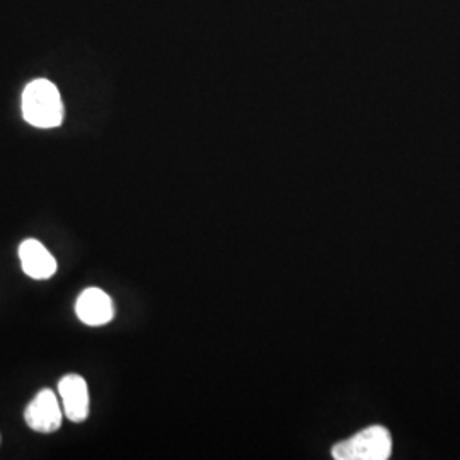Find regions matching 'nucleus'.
I'll return each mask as SVG.
<instances>
[{"label": "nucleus", "instance_id": "f257e3e1", "mask_svg": "<svg viewBox=\"0 0 460 460\" xmlns=\"http://www.w3.org/2000/svg\"><path fill=\"white\" fill-rule=\"evenodd\" d=\"M22 116L38 128H55L64 119V102L57 85L38 79L26 85L22 93Z\"/></svg>", "mask_w": 460, "mask_h": 460}, {"label": "nucleus", "instance_id": "f03ea898", "mask_svg": "<svg viewBox=\"0 0 460 460\" xmlns=\"http://www.w3.org/2000/svg\"><path fill=\"white\" fill-rule=\"evenodd\" d=\"M393 438L382 427H370L332 448L336 460H385L391 457Z\"/></svg>", "mask_w": 460, "mask_h": 460}, {"label": "nucleus", "instance_id": "7ed1b4c3", "mask_svg": "<svg viewBox=\"0 0 460 460\" xmlns=\"http://www.w3.org/2000/svg\"><path fill=\"white\" fill-rule=\"evenodd\" d=\"M64 412L53 391L43 389L34 395L33 401L24 410L26 425L38 433H53L62 427Z\"/></svg>", "mask_w": 460, "mask_h": 460}, {"label": "nucleus", "instance_id": "20e7f679", "mask_svg": "<svg viewBox=\"0 0 460 460\" xmlns=\"http://www.w3.org/2000/svg\"><path fill=\"white\" fill-rule=\"evenodd\" d=\"M58 394L64 402V414L72 423H83L89 416V389L85 378L68 374L58 382Z\"/></svg>", "mask_w": 460, "mask_h": 460}, {"label": "nucleus", "instance_id": "39448f33", "mask_svg": "<svg viewBox=\"0 0 460 460\" xmlns=\"http://www.w3.org/2000/svg\"><path fill=\"white\" fill-rule=\"evenodd\" d=\"M77 317L87 326H104L115 315L113 300L101 288H85L75 304Z\"/></svg>", "mask_w": 460, "mask_h": 460}, {"label": "nucleus", "instance_id": "423d86ee", "mask_svg": "<svg viewBox=\"0 0 460 460\" xmlns=\"http://www.w3.org/2000/svg\"><path fill=\"white\" fill-rule=\"evenodd\" d=\"M19 261L22 271L33 279H49L57 273V261L36 239H26L19 246Z\"/></svg>", "mask_w": 460, "mask_h": 460}]
</instances>
